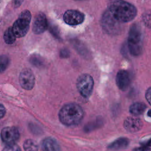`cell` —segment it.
Returning <instances> with one entry per match:
<instances>
[{
  "label": "cell",
  "instance_id": "cb8c5ba5",
  "mask_svg": "<svg viewBox=\"0 0 151 151\" xmlns=\"http://www.w3.org/2000/svg\"><path fill=\"white\" fill-rule=\"evenodd\" d=\"M23 1L24 0H14V1H13L14 6L16 8L22 4Z\"/></svg>",
  "mask_w": 151,
  "mask_h": 151
},
{
  "label": "cell",
  "instance_id": "8992f818",
  "mask_svg": "<svg viewBox=\"0 0 151 151\" xmlns=\"http://www.w3.org/2000/svg\"><path fill=\"white\" fill-rule=\"evenodd\" d=\"M120 24L116 21L107 10L103 14L102 17V25L103 28L109 34H117L120 29Z\"/></svg>",
  "mask_w": 151,
  "mask_h": 151
},
{
  "label": "cell",
  "instance_id": "8fae6325",
  "mask_svg": "<svg viewBox=\"0 0 151 151\" xmlns=\"http://www.w3.org/2000/svg\"><path fill=\"white\" fill-rule=\"evenodd\" d=\"M48 27L47 19L43 13H39L35 18L32 31L35 34H40L44 32Z\"/></svg>",
  "mask_w": 151,
  "mask_h": 151
},
{
  "label": "cell",
  "instance_id": "5bb4252c",
  "mask_svg": "<svg viewBox=\"0 0 151 151\" xmlns=\"http://www.w3.org/2000/svg\"><path fill=\"white\" fill-rule=\"evenodd\" d=\"M129 140L126 137H120L107 146L110 150H120L126 148L129 144Z\"/></svg>",
  "mask_w": 151,
  "mask_h": 151
},
{
  "label": "cell",
  "instance_id": "ffe728a7",
  "mask_svg": "<svg viewBox=\"0 0 151 151\" xmlns=\"http://www.w3.org/2000/svg\"><path fill=\"white\" fill-rule=\"evenodd\" d=\"M4 150H12V151H17V150H20L21 149L15 143L6 145V146L3 149Z\"/></svg>",
  "mask_w": 151,
  "mask_h": 151
},
{
  "label": "cell",
  "instance_id": "9a60e30c",
  "mask_svg": "<svg viewBox=\"0 0 151 151\" xmlns=\"http://www.w3.org/2000/svg\"><path fill=\"white\" fill-rule=\"evenodd\" d=\"M146 107L147 106L144 103L136 102L130 106L129 111L134 116H139L145 112Z\"/></svg>",
  "mask_w": 151,
  "mask_h": 151
},
{
  "label": "cell",
  "instance_id": "e0dca14e",
  "mask_svg": "<svg viewBox=\"0 0 151 151\" xmlns=\"http://www.w3.org/2000/svg\"><path fill=\"white\" fill-rule=\"evenodd\" d=\"M30 63L37 67H41L44 65V60L38 54H33L29 58Z\"/></svg>",
  "mask_w": 151,
  "mask_h": 151
},
{
  "label": "cell",
  "instance_id": "44dd1931",
  "mask_svg": "<svg viewBox=\"0 0 151 151\" xmlns=\"http://www.w3.org/2000/svg\"><path fill=\"white\" fill-rule=\"evenodd\" d=\"M70 56V51L67 48H64L61 50L60 57L62 58H67Z\"/></svg>",
  "mask_w": 151,
  "mask_h": 151
},
{
  "label": "cell",
  "instance_id": "6da1fadb",
  "mask_svg": "<svg viewBox=\"0 0 151 151\" xmlns=\"http://www.w3.org/2000/svg\"><path fill=\"white\" fill-rule=\"evenodd\" d=\"M107 10L121 24L133 20L137 14L135 6L124 0H109Z\"/></svg>",
  "mask_w": 151,
  "mask_h": 151
},
{
  "label": "cell",
  "instance_id": "7402d4cb",
  "mask_svg": "<svg viewBox=\"0 0 151 151\" xmlns=\"http://www.w3.org/2000/svg\"><path fill=\"white\" fill-rule=\"evenodd\" d=\"M151 89H150V87H149L146 91V94H145V97L148 102V103L149 104H150L151 102H150V100H151Z\"/></svg>",
  "mask_w": 151,
  "mask_h": 151
},
{
  "label": "cell",
  "instance_id": "9c48e42d",
  "mask_svg": "<svg viewBox=\"0 0 151 151\" xmlns=\"http://www.w3.org/2000/svg\"><path fill=\"white\" fill-rule=\"evenodd\" d=\"M64 22L70 25H77L81 24L84 20V15L77 10L67 11L63 16Z\"/></svg>",
  "mask_w": 151,
  "mask_h": 151
},
{
  "label": "cell",
  "instance_id": "4fadbf2b",
  "mask_svg": "<svg viewBox=\"0 0 151 151\" xmlns=\"http://www.w3.org/2000/svg\"><path fill=\"white\" fill-rule=\"evenodd\" d=\"M41 149L47 151H57L61 150L57 141L52 137L45 138L41 142Z\"/></svg>",
  "mask_w": 151,
  "mask_h": 151
},
{
  "label": "cell",
  "instance_id": "7a4b0ae2",
  "mask_svg": "<svg viewBox=\"0 0 151 151\" xmlns=\"http://www.w3.org/2000/svg\"><path fill=\"white\" fill-rule=\"evenodd\" d=\"M84 111L78 104L71 103L62 107L59 112V119L65 126H73L78 124L83 119Z\"/></svg>",
  "mask_w": 151,
  "mask_h": 151
},
{
  "label": "cell",
  "instance_id": "3957f363",
  "mask_svg": "<svg viewBox=\"0 0 151 151\" xmlns=\"http://www.w3.org/2000/svg\"><path fill=\"white\" fill-rule=\"evenodd\" d=\"M127 46L132 55L138 56L141 54L143 50L142 34L140 27L137 24H134L130 28Z\"/></svg>",
  "mask_w": 151,
  "mask_h": 151
},
{
  "label": "cell",
  "instance_id": "5b68a950",
  "mask_svg": "<svg viewBox=\"0 0 151 151\" xmlns=\"http://www.w3.org/2000/svg\"><path fill=\"white\" fill-rule=\"evenodd\" d=\"M77 88L80 94L84 98L88 99L91 94L94 87L93 77L88 74H83L77 80Z\"/></svg>",
  "mask_w": 151,
  "mask_h": 151
},
{
  "label": "cell",
  "instance_id": "30bf717a",
  "mask_svg": "<svg viewBox=\"0 0 151 151\" xmlns=\"http://www.w3.org/2000/svg\"><path fill=\"white\" fill-rule=\"evenodd\" d=\"M131 80V76L127 71L122 70L117 73L116 82L120 90L126 91L130 86Z\"/></svg>",
  "mask_w": 151,
  "mask_h": 151
},
{
  "label": "cell",
  "instance_id": "ac0fdd59",
  "mask_svg": "<svg viewBox=\"0 0 151 151\" xmlns=\"http://www.w3.org/2000/svg\"><path fill=\"white\" fill-rule=\"evenodd\" d=\"M23 147L25 150H38V146L37 143L31 139H28L25 141Z\"/></svg>",
  "mask_w": 151,
  "mask_h": 151
},
{
  "label": "cell",
  "instance_id": "52a82bcc",
  "mask_svg": "<svg viewBox=\"0 0 151 151\" xmlns=\"http://www.w3.org/2000/svg\"><path fill=\"white\" fill-rule=\"evenodd\" d=\"M1 137L6 145L15 143L19 138V132L15 127H5L1 130Z\"/></svg>",
  "mask_w": 151,
  "mask_h": 151
},
{
  "label": "cell",
  "instance_id": "277c9868",
  "mask_svg": "<svg viewBox=\"0 0 151 151\" xmlns=\"http://www.w3.org/2000/svg\"><path fill=\"white\" fill-rule=\"evenodd\" d=\"M31 19V14L29 11L24 10L20 14L12 27L17 38H21L27 34L29 28Z\"/></svg>",
  "mask_w": 151,
  "mask_h": 151
},
{
  "label": "cell",
  "instance_id": "ba28073f",
  "mask_svg": "<svg viewBox=\"0 0 151 151\" xmlns=\"http://www.w3.org/2000/svg\"><path fill=\"white\" fill-rule=\"evenodd\" d=\"M19 82L24 89L31 90L35 84V77L32 71L28 68L22 70L19 74Z\"/></svg>",
  "mask_w": 151,
  "mask_h": 151
},
{
  "label": "cell",
  "instance_id": "2e32d148",
  "mask_svg": "<svg viewBox=\"0 0 151 151\" xmlns=\"http://www.w3.org/2000/svg\"><path fill=\"white\" fill-rule=\"evenodd\" d=\"M16 36L15 35L12 27L8 28L4 32V40L6 44H12L16 40Z\"/></svg>",
  "mask_w": 151,
  "mask_h": 151
},
{
  "label": "cell",
  "instance_id": "7c38bea8",
  "mask_svg": "<svg viewBox=\"0 0 151 151\" xmlns=\"http://www.w3.org/2000/svg\"><path fill=\"white\" fill-rule=\"evenodd\" d=\"M123 126L127 132L134 133L139 131L142 129L143 122L139 118L129 117L125 119Z\"/></svg>",
  "mask_w": 151,
  "mask_h": 151
},
{
  "label": "cell",
  "instance_id": "d6986e66",
  "mask_svg": "<svg viewBox=\"0 0 151 151\" xmlns=\"http://www.w3.org/2000/svg\"><path fill=\"white\" fill-rule=\"evenodd\" d=\"M9 63V60L6 55H0V73L4 72L7 68Z\"/></svg>",
  "mask_w": 151,
  "mask_h": 151
},
{
  "label": "cell",
  "instance_id": "603a6c76",
  "mask_svg": "<svg viewBox=\"0 0 151 151\" xmlns=\"http://www.w3.org/2000/svg\"><path fill=\"white\" fill-rule=\"evenodd\" d=\"M6 113L5 107L1 104H0V119H2Z\"/></svg>",
  "mask_w": 151,
  "mask_h": 151
}]
</instances>
